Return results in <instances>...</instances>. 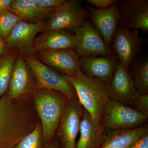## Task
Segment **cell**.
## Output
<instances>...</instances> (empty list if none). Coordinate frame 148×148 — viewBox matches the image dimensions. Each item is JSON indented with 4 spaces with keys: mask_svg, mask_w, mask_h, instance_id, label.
I'll return each instance as SVG.
<instances>
[{
    "mask_svg": "<svg viewBox=\"0 0 148 148\" xmlns=\"http://www.w3.org/2000/svg\"><path fill=\"white\" fill-rule=\"evenodd\" d=\"M148 117L135 109L111 99L105 106L101 121L105 130L131 129L145 125Z\"/></svg>",
    "mask_w": 148,
    "mask_h": 148,
    "instance_id": "5",
    "label": "cell"
},
{
    "mask_svg": "<svg viewBox=\"0 0 148 148\" xmlns=\"http://www.w3.org/2000/svg\"><path fill=\"white\" fill-rule=\"evenodd\" d=\"M12 0H0V12L9 10Z\"/></svg>",
    "mask_w": 148,
    "mask_h": 148,
    "instance_id": "29",
    "label": "cell"
},
{
    "mask_svg": "<svg viewBox=\"0 0 148 148\" xmlns=\"http://www.w3.org/2000/svg\"><path fill=\"white\" fill-rule=\"evenodd\" d=\"M43 135L41 125L38 124L12 148H42Z\"/></svg>",
    "mask_w": 148,
    "mask_h": 148,
    "instance_id": "24",
    "label": "cell"
},
{
    "mask_svg": "<svg viewBox=\"0 0 148 148\" xmlns=\"http://www.w3.org/2000/svg\"><path fill=\"white\" fill-rule=\"evenodd\" d=\"M144 40L138 32L117 27L112 46L120 63L125 69L128 68L143 49Z\"/></svg>",
    "mask_w": 148,
    "mask_h": 148,
    "instance_id": "8",
    "label": "cell"
},
{
    "mask_svg": "<svg viewBox=\"0 0 148 148\" xmlns=\"http://www.w3.org/2000/svg\"><path fill=\"white\" fill-rule=\"evenodd\" d=\"M8 47H7L4 40L0 36V58L3 55L4 53H5Z\"/></svg>",
    "mask_w": 148,
    "mask_h": 148,
    "instance_id": "30",
    "label": "cell"
},
{
    "mask_svg": "<svg viewBox=\"0 0 148 148\" xmlns=\"http://www.w3.org/2000/svg\"><path fill=\"white\" fill-rule=\"evenodd\" d=\"M67 76L84 109L92 117L101 119L105 106L111 99L109 82L89 77L82 73Z\"/></svg>",
    "mask_w": 148,
    "mask_h": 148,
    "instance_id": "2",
    "label": "cell"
},
{
    "mask_svg": "<svg viewBox=\"0 0 148 148\" xmlns=\"http://www.w3.org/2000/svg\"><path fill=\"white\" fill-rule=\"evenodd\" d=\"M105 131L101 120L92 117L84 110L80 124V137L75 148H96Z\"/></svg>",
    "mask_w": 148,
    "mask_h": 148,
    "instance_id": "19",
    "label": "cell"
},
{
    "mask_svg": "<svg viewBox=\"0 0 148 148\" xmlns=\"http://www.w3.org/2000/svg\"><path fill=\"white\" fill-rule=\"evenodd\" d=\"M74 32L77 38L75 50L79 57L116 55L89 20L86 19Z\"/></svg>",
    "mask_w": 148,
    "mask_h": 148,
    "instance_id": "7",
    "label": "cell"
},
{
    "mask_svg": "<svg viewBox=\"0 0 148 148\" xmlns=\"http://www.w3.org/2000/svg\"><path fill=\"white\" fill-rule=\"evenodd\" d=\"M41 7L47 8H56L62 5L65 0H33Z\"/></svg>",
    "mask_w": 148,
    "mask_h": 148,
    "instance_id": "26",
    "label": "cell"
},
{
    "mask_svg": "<svg viewBox=\"0 0 148 148\" xmlns=\"http://www.w3.org/2000/svg\"><path fill=\"white\" fill-rule=\"evenodd\" d=\"M87 2L98 9H105L114 5L118 2L116 0H87Z\"/></svg>",
    "mask_w": 148,
    "mask_h": 148,
    "instance_id": "27",
    "label": "cell"
},
{
    "mask_svg": "<svg viewBox=\"0 0 148 148\" xmlns=\"http://www.w3.org/2000/svg\"><path fill=\"white\" fill-rule=\"evenodd\" d=\"M7 95L0 98V148H12L33 130L30 117Z\"/></svg>",
    "mask_w": 148,
    "mask_h": 148,
    "instance_id": "1",
    "label": "cell"
},
{
    "mask_svg": "<svg viewBox=\"0 0 148 148\" xmlns=\"http://www.w3.org/2000/svg\"><path fill=\"white\" fill-rule=\"evenodd\" d=\"M132 106L148 117V94H140L137 92Z\"/></svg>",
    "mask_w": 148,
    "mask_h": 148,
    "instance_id": "25",
    "label": "cell"
},
{
    "mask_svg": "<svg viewBox=\"0 0 148 148\" xmlns=\"http://www.w3.org/2000/svg\"><path fill=\"white\" fill-rule=\"evenodd\" d=\"M37 88L34 75L20 52L15 61L8 96L13 101L24 95L33 94Z\"/></svg>",
    "mask_w": 148,
    "mask_h": 148,
    "instance_id": "10",
    "label": "cell"
},
{
    "mask_svg": "<svg viewBox=\"0 0 148 148\" xmlns=\"http://www.w3.org/2000/svg\"><path fill=\"white\" fill-rule=\"evenodd\" d=\"M118 2L108 8H90L89 11L92 25L110 48L119 21L120 8Z\"/></svg>",
    "mask_w": 148,
    "mask_h": 148,
    "instance_id": "15",
    "label": "cell"
},
{
    "mask_svg": "<svg viewBox=\"0 0 148 148\" xmlns=\"http://www.w3.org/2000/svg\"><path fill=\"white\" fill-rule=\"evenodd\" d=\"M34 55L43 64L67 75L82 73L79 56L74 49L41 51Z\"/></svg>",
    "mask_w": 148,
    "mask_h": 148,
    "instance_id": "11",
    "label": "cell"
},
{
    "mask_svg": "<svg viewBox=\"0 0 148 148\" xmlns=\"http://www.w3.org/2000/svg\"><path fill=\"white\" fill-rule=\"evenodd\" d=\"M45 148H58V143L56 142H54L48 145Z\"/></svg>",
    "mask_w": 148,
    "mask_h": 148,
    "instance_id": "31",
    "label": "cell"
},
{
    "mask_svg": "<svg viewBox=\"0 0 148 148\" xmlns=\"http://www.w3.org/2000/svg\"><path fill=\"white\" fill-rule=\"evenodd\" d=\"M76 36L74 32L64 30H51L42 32L35 39V52L41 51L72 49L76 45Z\"/></svg>",
    "mask_w": 148,
    "mask_h": 148,
    "instance_id": "17",
    "label": "cell"
},
{
    "mask_svg": "<svg viewBox=\"0 0 148 148\" xmlns=\"http://www.w3.org/2000/svg\"><path fill=\"white\" fill-rule=\"evenodd\" d=\"M20 52L18 48H8L0 58V98L8 89L15 61Z\"/></svg>",
    "mask_w": 148,
    "mask_h": 148,
    "instance_id": "22",
    "label": "cell"
},
{
    "mask_svg": "<svg viewBox=\"0 0 148 148\" xmlns=\"http://www.w3.org/2000/svg\"><path fill=\"white\" fill-rule=\"evenodd\" d=\"M33 95L35 109L41 121L43 142L47 144L57 129L66 98L58 91L44 88H37Z\"/></svg>",
    "mask_w": 148,
    "mask_h": 148,
    "instance_id": "3",
    "label": "cell"
},
{
    "mask_svg": "<svg viewBox=\"0 0 148 148\" xmlns=\"http://www.w3.org/2000/svg\"><path fill=\"white\" fill-rule=\"evenodd\" d=\"M23 21V18L10 10L0 12V36L5 40L16 24Z\"/></svg>",
    "mask_w": 148,
    "mask_h": 148,
    "instance_id": "23",
    "label": "cell"
},
{
    "mask_svg": "<svg viewBox=\"0 0 148 148\" xmlns=\"http://www.w3.org/2000/svg\"><path fill=\"white\" fill-rule=\"evenodd\" d=\"M23 56L34 75L37 88L58 91L69 101L77 98L74 88L67 75L43 64L34 55L23 54Z\"/></svg>",
    "mask_w": 148,
    "mask_h": 148,
    "instance_id": "4",
    "label": "cell"
},
{
    "mask_svg": "<svg viewBox=\"0 0 148 148\" xmlns=\"http://www.w3.org/2000/svg\"><path fill=\"white\" fill-rule=\"evenodd\" d=\"M84 111L77 98L69 101L65 106L57 129L63 148H75Z\"/></svg>",
    "mask_w": 148,
    "mask_h": 148,
    "instance_id": "9",
    "label": "cell"
},
{
    "mask_svg": "<svg viewBox=\"0 0 148 148\" xmlns=\"http://www.w3.org/2000/svg\"><path fill=\"white\" fill-rule=\"evenodd\" d=\"M106 130L96 148H128L148 133V125L131 129Z\"/></svg>",
    "mask_w": 148,
    "mask_h": 148,
    "instance_id": "18",
    "label": "cell"
},
{
    "mask_svg": "<svg viewBox=\"0 0 148 148\" xmlns=\"http://www.w3.org/2000/svg\"><path fill=\"white\" fill-rule=\"evenodd\" d=\"M56 8L41 7L33 0H12L9 10L21 17L24 21L37 23L48 20Z\"/></svg>",
    "mask_w": 148,
    "mask_h": 148,
    "instance_id": "20",
    "label": "cell"
},
{
    "mask_svg": "<svg viewBox=\"0 0 148 148\" xmlns=\"http://www.w3.org/2000/svg\"><path fill=\"white\" fill-rule=\"evenodd\" d=\"M119 8V27L132 31L148 32V0L124 1Z\"/></svg>",
    "mask_w": 148,
    "mask_h": 148,
    "instance_id": "12",
    "label": "cell"
},
{
    "mask_svg": "<svg viewBox=\"0 0 148 148\" xmlns=\"http://www.w3.org/2000/svg\"><path fill=\"white\" fill-rule=\"evenodd\" d=\"M117 58L116 55L80 57L82 73L89 77L109 82L112 77L117 63Z\"/></svg>",
    "mask_w": 148,
    "mask_h": 148,
    "instance_id": "16",
    "label": "cell"
},
{
    "mask_svg": "<svg viewBox=\"0 0 148 148\" xmlns=\"http://www.w3.org/2000/svg\"><path fill=\"white\" fill-rule=\"evenodd\" d=\"M45 22L20 21L5 40L7 47H16L23 54L34 55L35 39L38 33L43 32Z\"/></svg>",
    "mask_w": 148,
    "mask_h": 148,
    "instance_id": "13",
    "label": "cell"
},
{
    "mask_svg": "<svg viewBox=\"0 0 148 148\" xmlns=\"http://www.w3.org/2000/svg\"><path fill=\"white\" fill-rule=\"evenodd\" d=\"M136 91L140 94H148V59L145 56H138L128 69Z\"/></svg>",
    "mask_w": 148,
    "mask_h": 148,
    "instance_id": "21",
    "label": "cell"
},
{
    "mask_svg": "<svg viewBox=\"0 0 148 148\" xmlns=\"http://www.w3.org/2000/svg\"><path fill=\"white\" fill-rule=\"evenodd\" d=\"M90 16L89 11L83 7L81 2L65 0L56 8L45 22L43 32L51 30H64L74 32Z\"/></svg>",
    "mask_w": 148,
    "mask_h": 148,
    "instance_id": "6",
    "label": "cell"
},
{
    "mask_svg": "<svg viewBox=\"0 0 148 148\" xmlns=\"http://www.w3.org/2000/svg\"><path fill=\"white\" fill-rule=\"evenodd\" d=\"M128 148H148V132L135 141Z\"/></svg>",
    "mask_w": 148,
    "mask_h": 148,
    "instance_id": "28",
    "label": "cell"
},
{
    "mask_svg": "<svg viewBox=\"0 0 148 148\" xmlns=\"http://www.w3.org/2000/svg\"><path fill=\"white\" fill-rule=\"evenodd\" d=\"M109 85L111 99L128 107L132 106L137 92L128 70L119 61L116 63Z\"/></svg>",
    "mask_w": 148,
    "mask_h": 148,
    "instance_id": "14",
    "label": "cell"
}]
</instances>
